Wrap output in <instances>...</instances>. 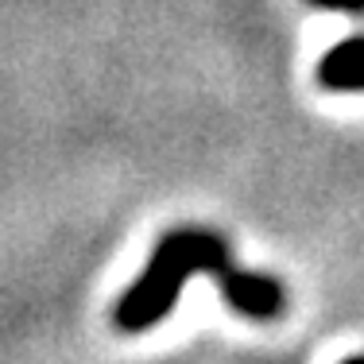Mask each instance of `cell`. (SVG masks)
I'll return each mask as SVG.
<instances>
[{
  "instance_id": "cell-2",
  "label": "cell",
  "mask_w": 364,
  "mask_h": 364,
  "mask_svg": "<svg viewBox=\"0 0 364 364\" xmlns=\"http://www.w3.org/2000/svg\"><path fill=\"white\" fill-rule=\"evenodd\" d=\"M318 82L333 93H364V36H349L329 47L318 63Z\"/></svg>"
},
{
  "instance_id": "cell-1",
  "label": "cell",
  "mask_w": 364,
  "mask_h": 364,
  "mask_svg": "<svg viewBox=\"0 0 364 364\" xmlns=\"http://www.w3.org/2000/svg\"><path fill=\"white\" fill-rule=\"evenodd\" d=\"M198 272L213 275L221 294H225V302L237 314L256 318V322L275 318L283 310V302H287L283 299V287L272 275L237 267L229 245H225L218 232L175 229L155 245V252L147 259L140 279L120 294L117 310H112V326L124 329V333H144L155 322H163L178 306V294L186 287V279Z\"/></svg>"
},
{
  "instance_id": "cell-3",
  "label": "cell",
  "mask_w": 364,
  "mask_h": 364,
  "mask_svg": "<svg viewBox=\"0 0 364 364\" xmlns=\"http://www.w3.org/2000/svg\"><path fill=\"white\" fill-rule=\"evenodd\" d=\"M314 8H333V12H353L364 16V0H310Z\"/></svg>"
}]
</instances>
